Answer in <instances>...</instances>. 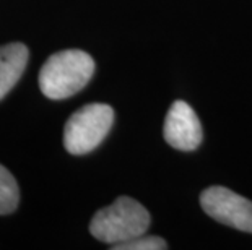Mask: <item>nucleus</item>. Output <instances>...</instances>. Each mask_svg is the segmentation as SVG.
<instances>
[{
  "label": "nucleus",
  "instance_id": "f257e3e1",
  "mask_svg": "<svg viewBox=\"0 0 252 250\" xmlns=\"http://www.w3.org/2000/svg\"><path fill=\"white\" fill-rule=\"evenodd\" d=\"M94 73V60L80 49L52 54L39 72V88L46 98L61 101L87 86Z\"/></svg>",
  "mask_w": 252,
  "mask_h": 250
},
{
  "label": "nucleus",
  "instance_id": "f03ea898",
  "mask_svg": "<svg viewBox=\"0 0 252 250\" xmlns=\"http://www.w3.org/2000/svg\"><path fill=\"white\" fill-rule=\"evenodd\" d=\"M148 227V211L130 196H119L96 213L90 222L91 236L104 244H111V247L142 236Z\"/></svg>",
  "mask_w": 252,
  "mask_h": 250
},
{
  "label": "nucleus",
  "instance_id": "7ed1b4c3",
  "mask_svg": "<svg viewBox=\"0 0 252 250\" xmlns=\"http://www.w3.org/2000/svg\"><path fill=\"white\" fill-rule=\"evenodd\" d=\"M114 111L111 106L94 103L72 114L63 129V146L70 154H87L101 145L109 134Z\"/></svg>",
  "mask_w": 252,
  "mask_h": 250
},
{
  "label": "nucleus",
  "instance_id": "20e7f679",
  "mask_svg": "<svg viewBox=\"0 0 252 250\" xmlns=\"http://www.w3.org/2000/svg\"><path fill=\"white\" fill-rule=\"evenodd\" d=\"M203 211L213 220L243 232H252V201L226 187H208L200 195Z\"/></svg>",
  "mask_w": 252,
  "mask_h": 250
},
{
  "label": "nucleus",
  "instance_id": "39448f33",
  "mask_svg": "<svg viewBox=\"0 0 252 250\" xmlns=\"http://www.w3.org/2000/svg\"><path fill=\"white\" fill-rule=\"evenodd\" d=\"M164 140L179 151H194L202 143V124L184 101H174L166 114Z\"/></svg>",
  "mask_w": 252,
  "mask_h": 250
},
{
  "label": "nucleus",
  "instance_id": "423d86ee",
  "mask_svg": "<svg viewBox=\"0 0 252 250\" xmlns=\"http://www.w3.org/2000/svg\"><path fill=\"white\" fill-rule=\"evenodd\" d=\"M30 52L21 42L0 46V101L8 94L23 75Z\"/></svg>",
  "mask_w": 252,
  "mask_h": 250
},
{
  "label": "nucleus",
  "instance_id": "0eeeda50",
  "mask_svg": "<svg viewBox=\"0 0 252 250\" xmlns=\"http://www.w3.org/2000/svg\"><path fill=\"white\" fill-rule=\"evenodd\" d=\"M20 201L18 184L12 172L0 164V215H10L17 210Z\"/></svg>",
  "mask_w": 252,
  "mask_h": 250
},
{
  "label": "nucleus",
  "instance_id": "6e6552de",
  "mask_svg": "<svg viewBox=\"0 0 252 250\" xmlns=\"http://www.w3.org/2000/svg\"><path fill=\"white\" fill-rule=\"evenodd\" d=\"M114 250H164L168 249L166 242L163 241L161 237H157V236H138L132 241L124 242V244H117V246L112 247Z\"/></svg>",
  "mask_w": 252,
  "mask_h": 250
}]
</instances>
